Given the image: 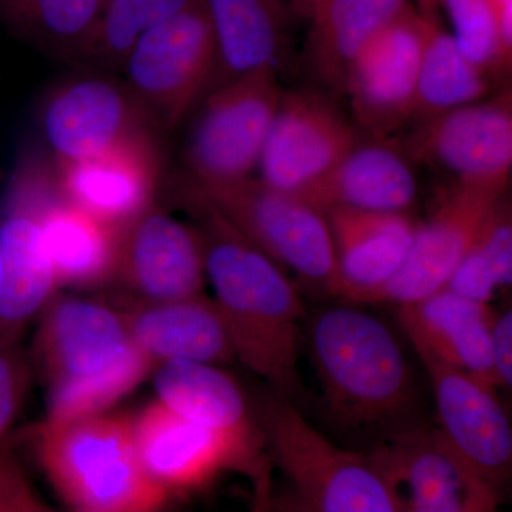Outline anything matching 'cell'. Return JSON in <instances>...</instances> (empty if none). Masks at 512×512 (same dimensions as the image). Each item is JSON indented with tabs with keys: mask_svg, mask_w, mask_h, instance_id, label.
I'll list each match as a JSON object with an SVG mask.
<instances>
[{
	"mask_svg": "<svg viewBox=\"0 0 512 512\" xmlns=\"http://www.w3.org/2000/svg\"><path fill=\"white\" fill-rule=\"evenodd\" d=\"M204 247L205 278L235 362L289 399L299 389L305 306L291 276L210 207L180 188ZM291 400V399H289Z\"/></svg>",
	"mask_w": 512,
	"mask_h": 512,
	"instance_id": "obj_1",
	"label": "cell"
},
{
	"mask_svg": "<svg viewBox=\"0 0 512 512\" xmlns=\"http://www.w3.org/2000/svg\"><path fill=\"white\" fill-rule=\"evenodd\" d=\"M28 355L46 387L45 421L110 412L157 369L116 302L59 293L36 319Z\"/></svg>",
	"mask_w": 512,
	"mask_h": 512,
	"instance_id": "obj_2",
	"label": "cell"
},
{
	"mask_svg": "<svg viewBox=\"0 0 512 512\" xmlns=\"http://www.w3.org/2000/svg\"><path fill=\"white\" fill-rule=\"evenodd\" d=\"M308 343L333 419L349 427L380 429L412 413V367L383 320L345 302L311 320Z\"/></svg>",
	"mask_w": 512,
	"mask_h": 512,
	"instance_id": "obj_3",
	"label": "cell"
},
{
	"mask_svg": "<svg viewBox=\"0 0 512 512\" xmlns=\"http://www.w3.org/2000/svg\"><path fill=\"white\" fill-rule=\"evenodd\" d=\"M37 463L73 512H164L173 498L143 466L133 416L104 412L43 421L33 431Z\"/></svg>",
	"mask_w": 512,
	"mask_h": 512,
	"instance_id": "obj_4",
	"label": "cell"
},
{
	"mask_svg": "<svg viewBox=\"0 0 512 512\" xmlns=\"http://www.w3.org/2000/svg\"><path fill=\"white\" fill-rule=\"evenodd\" d=\"M261 424L271 461L313 512H402L396 485L373 454L336 446L291 400L268 397Z\"/></svg>",
	"mask_w": 512,
	"mask_h": 512,
	"instance_id": "obj_5",
	"label": "cell"
},
{
	"mask_svg": "<svg viewBox=\"0 0 512 512\" xmlns=\"http://www.w3.org/2000/svg\"><path fill=\"white\" fill-rule=\"evenodd\" d=\"M183 188L288 274L298 276L315 291L333 296L335 249L325 211L301 195L278 190L254 177L218 185L184 180Z\"/></svg>",
	"mask_w": 512,
	"mask_h": 512,
	"instance_id": "obj_6",
	"label": "cell"
},
{
	"mask_svg": "<svg viewBox=\"0 0 512 512\" xmlns=\"http://www.w3.org/2000/svg\"><path fill=\"white\" fill-rule=\"evenodd\" d=\"M57 192L55 164L26 153L0 195V345L22 342L59 293L42 232L43 211Z\"/></svg>",
	"mask_w": 512,
	"mask_h": 512,
	"instance_id": "obj_7",
	"label": "cell"
},
{
	"mask_svg": "<svg viewBox=\"0 0 512 512\" xmlns=\"http://www.w3.org/2000/svg\"><path fill=\"white\" fill-rule=\"evenodd\" d=\"M215 42L204 0L137 40L120 74L160 131L177 130L210 92Z\"/></svg>",
	"mask_w": 512,
	"mask_h": 512,
	"instance_id": "obj_8",
	"label": "cell"
},
{
	"mask_svg": "<svg viewBox=\"0 0 512 512\" xmlns=\"http://www.w3.org/2000/svg\"><path fill=\"white\" fill-rule=\"evenodd\" d=\"M282 94L278 70L249 74L208 93L185 137V180L218 185L251 178Z\"/></svg>",
	"mask_w": 512,
	"mask_h": 512,
	"instance_id": "obj_9",
	"label": "cell"
},
{
	"mask_svg": "<svg viewBox=\"0 0 512 512\" xmlns=\"http://www.w3.org/2000/svg\"><path fill=\"white\" fill-rule=\"evenodd\" d=\"M133 426L143 466L171 498L205 490L228 473L255 480L272 467L266 436L211 429L157 399L133 416Z\"/></svg>",
	"mask_w": 512,
	"mask_h": 512,
	"instance_id": "obj_10",
	"label": "cell"
},
{
	"mask_svg": "<svg viewBox=\"0 0 512 512\" xmlns=\"http://www.w3.org/2000/svg\"><path fill=\"white\" fill-rule=\"evenodd\" d=\"M436 6L410 3L360 53L346 76L356 126L384 140L412 121L421 57Z\"/></svg>",
	"mask_w": 512,
	"mask_h": 512,
	"instance_id": "obj_11",
	"label": "cell"
},
{
	"mask_svg": "<svg viewBox=\"0 0 512 512\" xmlns=\"http://www.w3.org/2000/svg\"><path fill=\"white\" fill-rule=\"evenodd\" d=\"M404 151L460 187L505 194L512 168L511 92L419 121Z\"/></svg>",
	"mask_w": 512,
	"mask_h": 512,
	"instance_id": "obj_12",
	"label": "cell"
},
{
	"mask_svg": "<svg viewBox=\"0 0 512 512\" xmlns=\"http://www.w3.org/2000/svg\"><path fill=\"white\" fill-rule=\"evenodd\" d=\"M372 454L396 485L402 512H495L501 503L500 488L437 429L410 427Z\"/></svg>",
	"mask_w": 512,
	"mask_h": 512,
	"instance_id": "obj_13",
	"label": "cell"
},
{
	"mask_svg": "<svg viewBox=\"0 0 512 512\" xmlns=\"http://www.w3.org/2000/svg\"><path fill=\"white\" fill-rule=\"evenodd\" d=\"M42 128L55 163L82 160L130 138L160 133L126 84L90 72L49 94Z\"/></svg>",
	"mask_w": 512,
	"mask_h": 512,
	"instance_id": "obj_14",
	"label": "cell"
},
{
	"mask_svg": "<svg viewBox=\"0 0 512 512\" xmlns=\"http://www.w3.org/2000/svg\"><path fill=\"white\" fill-rule=\"evenodd\" d=\"M357 141L356 128L323 94L284 92L259 160V180L302 195L325 178Z\"/></svg>",
	"mask_w": 512,
	"mask_h": 512,
	"instance_id": "obj_15",
	"label": "cell"
},
{
	"mask_svg": "<svg viewBox=\"0 0 512 512\" xmlns=\"http://www.w3.org/2000/svg\"><path fill=\"white\" fill-rule=\"evenodd\" d=\"M204 247L194 224L178 220L160 202L121 229L113 285L121 298L168 302L204 293Z\"/></svg>",
	"mask_w": 512,
	"mask_h": 512,
	"instance_id": "obj_16",
	"label": "cell"
},
{
	"mask_svg": "<svg viewBox=\"0 0 512 512\" xmlns=\"http://www.w3.org/2000/svg\"><path fill=\"white\" fill-rule=\"evenodd\" d=\"M64 200L123 229L158 202L163 154L157 133L130 138L92 157L55 163Z\"/></svg>",
	"mask_w": 512,
	"mask_h": 512,
	"instance_id": "obj_17",
	"label": "cell"
},
{
	"mask_svg": "<svg viewBox=\"0 0 512 512\" xmlns=\"http://www.w3.org/2000/svg\"><path fill=\"white\" fill-rule=\"evenodd\" d=\"M504 195L454 185L429 220L420 222L397 274L365 305H407L443 289Z\"/></svg>",
	"mask_w": 512,
	"mask_h": 512,
	"instance_id": "obj_18",
	"label": "cell"
},
{
	"mask_svg": "<svg viewBox=\"0 0 512 512\" xmlns=\"http://www.w3.org/2000/svg\"><path fill=\"white\" fill-rule=\"evenodd\" d=\"M417 356L429 376L437 430L458 456L501 488L511 474L512 429L497 390L436 357Z\"/></svg>",
	"mask_w": 512,
	"mask_h": 512,
	"instance_id": "obj_19",
	"label": "cell"
},
{
	"mask_svg": "<svg viewBox=\"0 0 512 512\" xmlns=\"http://www.w3.org/2000/svg\"><path fill=\"white\" fill-rule=\"evenodd\" d=\"M336 261L333 296L365 305L399 271L420 221L409 212L328 208Z\"/></svg>",
	"mask_w": 512,
	"mask_h": 512,
	"instance_id": "obj_20",
	"label": "cell"
},
{
	"mask_svg": "<svg viewBox=\"0 0 512 512\" xmlns=\"http://www.w3.org/2000/svg\"><path fill=\"white\" fill-rule=\"evenodd\" d=\"M131 338L158 367L171 362L227 365L235 362L227 328L211 296L168 302L117 298Z\"/></svg>",
	"mask_w": 512,
	"mask_h": 512,
	"instance_id": "obj_21",
	"label": "cell"
},
{
	"mask_svg": "<svg viewBox=\"0 0 512 512\" xmlns=\"http://www.w3.org/2000/svg\"><path fill=\"white\" fill-rule=\"evenodd\" d=\"M494 318L493 306L446 288L397 306V319L414 352L436 357L498 390L491 362Z\"/></svg>",
	"mask_w": 512,
	"mask_h": 512,
	"instance_id": "obj_22",
	"label": "cell"
},
{
	"mask_svg": "<svg viewBox=\"0 0 512 512\" xmlns=\"http://www.w3.org/2000/svg\"><path fill=\"white\" fill-rule=\"evenodd\" d=\"M417 195L419 183L404 148L393 146L389 138H359L340 163L301 197L323 211L409 212Z\"/></svg>",
	"mask_w": 512,
	"mask_h": 512,
	"instance_id": "obj_23",
	"label": "cell"
},
{
	"mask_svg": "<svg viewBox=\"0 0 512 512\" xmlns=\"http://www.w3.org/2000/svg\"><path fill=\"white\" fill-rule=\"evenodd\" d=\"M204 3L215 42L210 92L249 74L278 70L289 42L288 0Z\"/></svg>",
	"mask_w": 512,
	"mask_h": 512,
	"instance_id": "obj_24",
	"label": "cell"
},
{
	"mask_svg": "<svg viewBox=\"0 0 512 512\" xmlns=\"http://www.w3.org/2000/svg\"><path fill=\"white\" fill-rule=\"evenodd\" d=\"M42 232L59 291L113 285L121 229L70 204L59 191L43 211Z\"/></svg>",
	"mask_w": 512,
	"mask_h": 512,
	"instance_id": "obj_25",
	"label": "cell"
},
{
	"mask_svg": "<svg viewBox=\"0 0 512 512\" xmlns=\"http://www.w3.org/2000/svg\"><path fill=\"white\" fill-rule=\"evenodd\" d=\"M412 0H325L311 16L305 62L316 82L343 90L350 67Z\"/></svg>",
	"mask_w": 512,
	"mask_h": 512,
	"instance_id": "obj_26",
	"label": "cell"
},
{
	"mask_svg": "<svg viewBox=\"0 0 512 512\" xmlns=\"http://www.w3.org/2000/svg\"><path fill=\"white\" fill-rule=\"evenodd\" d=\"M153 376L158 402L185 419L238 436H265L241 384L222 366L164 363Z\"/></svg>",
	"mask_w": 512,
	"mask_h": 512,
	"instance_id": "obj_27",
	"label": "cell"
},
{
	"mask_svg": "<svg viewBox=\"0 0 512 512\" xmlns=\"http://www.w3.org/2000/svg\"><path fill=\"white\" fill-rule=\"evenodd\" d=\"M495 79L458 49L436 10L424 47L412 121L431 119L491 96Z\"/></svg>",
	"mask_w": 512,
	"mask_h": 512,
	"instance_id": "obj_28",
	"label": "cell"
},
{
	"mask_svg": "<svg viewBox=\"0 0 512 512\" xmlns=\"http://www.w3.org/2000/svg\"><path fill=\"white\" fill-rule=\"evenodd\" d=\"M103 0H0V23L49 56L76 64Z\"/></svg>",
	"mask_w": 512,
	"mask_h": 512,
	"instance_id": "obj_29",
	"label": "cell"
},
{
	"mask_svg": "<svg viewBox=\"0 0 512 512\" xmlns=\"http://www.w3.org/2000/svg\"><path fill=\"white\" fill-rule=\"evenodd\" d=\"M194 0H103L99 18L76 66L87 72L120 74L131 47Z\"/></svg>",
	"mask_w": 512,
	"mask_h": 512,
	"instance_id": "obj_30",
	"label": "cell"
},
{
	"mask_svg": "<svg viewBox=\"0 0 512 512\" xmlns=\"http://www.w3.org/2000/svg\"><path fill=\"white\" fill-rule=\"evenodd\" d=\"M450 23V35L483 72L495 80L510 72L512 47L505 42L493 0H430Z\"/></svg>",
	"mask_w": 512,
	"mask_h": 512,
	"instance_id": "obj_31",
	"label": "cell"
},
{
	"mask_svg": "<svg viewBox=\"0 0 512 512\" xmlns=\"http://www.w3.org/2000/svg\"><path fill=\"white\" fill-rule=\"evenodd\" d=\"M33 370L22 342L0 345V444L10 440L30 386Z\"/></svg>",
	"mask_w": 512,
	"mask_h": 512,
	"instance_id": "obj_32",
	"label": "cell"
},
{
	"mask_svg": "<svg viewBox=\"0 0 512 512\" xmlns=\"http://www.w3.org/2000/svg\"><path fill=\"white\" fill-rule=\"evenodd\" d=\"M0 512H53L26 474L12 440L0 444Z\"/></svg>",
	"mask_w": 512,
	"mask_h": 512,
	"instance_id": "obj_33",
	"label": "cell"
},
{
	"mask_svg": "<svg viewBox=\"0 0 512 512\" xmlns=\"http://www.w3.org/2000/svg\"><path fill=\"white\" fill-rule=\"evenodd\" d=\"M476 248L493 268L501 289L510 288L512 282V215L505 195L494 208L484 225Z\"/></svg>",
	"mask_w": 512,
	"mask_h": 512,
	"instance_id": "obj_34",
	"label": "cell"
},
{
	"mask_svg": "<svg viewBox=\"0 0 512 512\" xmlns=\"http://www.w3.org/2000/svg\"><path fill=\"white\" fill-rule=\"evenodd\" d=\"M444 288L470 301L491 305L501 291L493 268L473 245L463 261L454 269Z\"/></svg>",
	"mask_w": 512,
	"mask_h": 512,
	"instance_id": "obj_35",
	"label": "cell"
},
{
	"mask_svg": "<svg viewBox=\"0 0 512 512\" xmlns=\"http://www.w3.org/2000/svg\"><path fill=\"white\" fill-rule=\"evenodd\" d=\"M491 362L497 389L512 386V312L495 313L491 329Z\"/></svg>",
	"mask_w": 512,
	"mask_h": 512,
	"instance_id": "obj_36",
	"label": "cell"
},
{
	"mask_svg": "<svg viewBox=\"0 0 512 512\" xmlns=\"http://www.w3.org/2000/svg\"><path fill=\"white\" fill-rule=\"evenodd\" d=\"M272 468L265 470L261 476L252 480L254 484V493H252L251 505L248 512H272L271 510V494H272Z\"/></svg>",
	"mask_w": 512,
	"mask_h": 512,
	"instance_id": "obj_37",
	"label": "cell"
},
{
	"mask_svg": "<svg viewBox=\"0 0 512 512\" xmlns=\"http://www.w3.org/2000/svg\"><path fill=\"white\" fill-rule=\"evenodd\" d=\"M271 510L272 512H313L291 487L279 491L276 490L275 485H272Z\"/></svg>",
	"mask_w": 512,
	"mask_h": 512,
	"instance_id": "obj_38",
	"label": "cell"
},
{
	"mask_svg": "<svg viewBox=\"0 0 512 512\" xmlns=\"http://www.w3.org/2000/svg\"><path fill=\"white\" fill-rule=\"evenodd\" d=\"M323 2L325 0H288V3H292L296 9L301 10L303 15L308 16L309 19H311L313 13L319 9Z\"/></svg>",
	"mask_w": 512,
	"mask_h": 512,
	"instance_id": "obj_39",
	"label": "cell"
},
{
	"mask_svg": "<svg viewBox=\"0 0 512 512\" xmlns=\"http://www.w3.org/2000/svg\"><path fill=\"white\" fill-rule=\"evenodd\" d=\"M0 285H2V261H0Z\"/></svg>",
	"mask_w": 512,
	"mask_h": 512,
	"instance_id": "obj_40",
	"label": "cell"
}]
</instances>
